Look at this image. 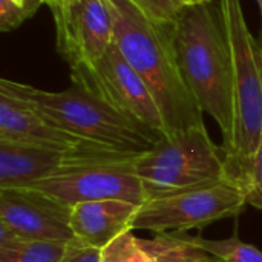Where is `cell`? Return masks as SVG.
Segmentation results:
<instances>
[{
	"mask_svg": "<svg viewBox=\"0 0 262 262\" xmlns=\"http://www.w3.org/2000/svg\"><path fill=\"white\" fill-rule=\"evenodd\" d=\"M138 204L124 200H100L72 206L71 227L80 243L104 249L120 235L132 230Z\"/></svg>",
	"mask_w": 262,
	"mask_h": 262,
	"instance_id": "12",
	"label": "cell"
},
{
	"mask_svg": "<svg viewBox=\"0 0 262 262\" xmlns=\"http://www.w3.org/2000/svg\"><path fill=\"white\" fill-rule=\"evenodd\" d=\"M72 2H75V0H43V5H48L49 9L52 11V9L61 8V6H64V5H69V3H72Z\"/></svg>",
	"mask_w": 262,
	"mask_h": 262,
	"instance_id": "22",
	"label": "cell"
},
{
	"mask_svg": "<svg viewBox=\"0 0 262 262\" xmlns=\"http://www.w3.org/2000/svg\"><path fill=\"white\" fill-rule=\"evenodd\" d=\"M258 5H259V9H261V18H262V0H256ZM261 45H262V31H261Z\"/></svg>",
	"mask_w": 262,
	"mask_h": 262,
	"instance_id": "24",
	"label": "cell"
},
{
	"mask_svg": "<svg viewBox=\"0 0 262 262\" xmlns=\"http://www.w3.org/2000/svg\"><path fill=\"white\" fill-rule=\"evenodd\" d=\"M233 72V129L223 147L232 161L255 155L262 143V45L250 32L241 0H218Z\"/></svg>",
	"mask_w": 262,
	"mask_h": 262,
	"instance_id": "4",
	"label": "cell"
},
{
	"mask_svg": "<svg viewBox=\"0 0 262 262\" xmlns=\"http://www.w3.org/2000/svg\"><path fill=\"white\" fill-rule=\"evenodd\" d=\"M100 262H158L154 253L147 249L144 239L129 230L101 249Z\"/></svg>",
	"mask_w": 262,
	"mask_h": 262,
	"instance_id": "18",
	"label": "cell"
},
{
	"mask_svg": "<svg viewBox=\"0 0 262 262\" xmlns=\"http://www.w3.org/2000/svg\"><path fill=\"white\" fill-rule=\"evenodd\" d=\"M226 160V173L244 192L247 204L262 210V143L253 157L241 161Z\"/></svg>",
	"mask_w": 262,
	"mask_h": 262,
	"instance_id": "16",
	"label": "cell"
},
{
	"mask_svg": "<svg viewBox=\"0 0 262 262\" xmlns=\"http://www.w3.org/2000/svg\"><path fill=\"white\" fill-rule=\"evenodd\" d=\"M101 250L86 246L80 243L78 239L72 241L63 255V258L58 262H100Z\"/></svg>",
	"mask_w": 262,
	"mask_h": 262,
	"instance_id": "21",
	"label": "cell"
},
{
	"mask_svg": "<svg viewBox=\"0 0 262 262\" xmlns=\"http://www.w3.org/2000/svg\"><path fill=\"white\" fill-rule=\"evenodd\" d=\"M0 141L57 150L75 157L127 155L84 141L54 126L29 104L5 91H0Z\"/></svg>",
	"mask_w": 262,
	"mask_h": 262,
	"instance_id": "11",
	"label": "cell"
},
{
	"mask_svg": "<svg viewBox=\"0 0 262 262\" xmlns=\"http://www.w3.org/2000/svg\"><path fill=\"white\" fill-rule=\"evenodd\" d=\"M43 0H23L21 5L14 0H0V29L2 32L18 28L25 20L32 17Z\"/></svg>",
	"mask_w": 262,
	"mask_h": 262,
	"instance_id": "19",
	"label": "cell"
},
{
	"mask_svg": "<svg viewBox=\"0 0 262 262\" xmlns=\"http://www.w3.org/2000/svg\"><path fill=\"white\" fill-rule=\"evenodd\" d=\"M184 8L186 6H196V5H204V3H210L212 0H178Z\"/></svg>",
	"mask_w": 262,
	"mask_h": 262,
	"instance_id": "23",
	"label": "cell"
},
{
	"mask_svg": "<svg viewBox=\"0 0 262 262\" xmlns=\"http://www.w3.org/2000/svg\"><path fill=\"white\" fill-rule=\"evenodd\" d=\"M69 244L21 239L0 227V262H58Z\"/></svg>",
	"mask_w": 262,
	"mask_h": 262,
	"instance_id": "15",
	"label": "cell"
},
{
	"mask_svg": "<svg viewBox=\"0 0 262 262\" xmlns=\"http://www.w3.org/2000/svg\"><path fill=\"white\" fill-rule=\"evenodd\" d=\"M129 2H132L146 17L161 25H175L184 8L178 0H129Z\"/></svg>",
	"mask_w": 262,
	"mask_h": 262,
	"instance_id": "20",
	"label": "cell"
},
{
	"mask_svg": "<svg viewBox=\"0 0 262 262\" xmlns=\"http://www.w3.org/2000/svg\"><path fill=\"white\" fill-rule=\"evenodd\" d=\"M144 243L158 262H220L203 249L198 236L186 232L155 233Z\"/></svg>",
	"mask_w": 262,
	"mask_h": 262,
	"instance_id": "14",
	"label": "cell"
},
{
	"mask_svg": "<svg viewBox=\"0 0 262 262\" xmlns=\"http://www.w3.org/2000/svg\"><path fill=\"white\" fill-rule=\"evenodd\" d=\"M198 241L206 252H209L220 262H262L261 249L241 241L238 233L218 241L198 236Z\"/></svg>",
	"mask_w": 262,
	"mask_h": 262,
	"instance_id": "17",
	"label": "cell"
},
{
	"mask_svg": "<svg viewBox=\"0 0 262 262\" xmlns=\"http://www.w3.org/2000/svg\"><path fill=\"white\" fill-rule=\"evenodd\" d=\"M57 51L72 66L97 63L114 43L106 0H75L52 9Z\"/></svg>",
	"mask_w": 262,
	"mask_h": 262,
	"instance_id": "10",
	"label": "cell"
},
{
	"mask_svg": "<svg viewBox=\"0 0 262 262\" xmlns=\"http://www.w3.org/2000/svg\"><path fill=\"white\" fill-rule=\"evenodd\" d=\"M71 210L68 204L32 187L0 189V227L15 238L72 243Z\"/></svg>",
	"mask_w": 262,
	"mask_h": 262,
	"instance_id": "9",
	"label": "cell"
},
{
	"mask_svg": "<svg viewBox=\"0 0 262 262\" xmlns=\"http://www.w3.org/2000/svg\"><path fill=\"white\" fill-rule=\"evenodd\" d=\"M71 83L103 100L120 114L164 134L163 117L150 91L114 43L97 63L72 66Z\"/></svg>",
	"mask_w": 262,
	"mask_h": 262,
	"instance_id": "8",
	"label": "cell"
},
{
	"mask_svg": "<svg viewBox=\"0 0 262 262\" xmlns=\"http://www.w3.org/2000/svg\"><path fill=\"white\" fill-rule=\"evenodd\" d=\"M0 91L20 98L54 126L115 152L138 157L164 137L163 132L120 114L77 84L51 92L2 78Z\"/></svg>",
	"mask_w": 262,
	"mask_h": 262,
	"instance_id": "3",
	"label": "cell"
},
{
	"mask_svg": "<svg viewBox=\"0 0 262 262\" xmlns=\"http://www.w3.org/2000/svg\"><path fill=\"white\" fill-rule=\"evenodd\" d=\"M204 127L164 135L135 158L146 201L180 190L216 183L227 177L226 160Z\"/></svg>",
	"mask_w": 262,
	"mask_h": 262,
	"instance_id": "5",
	"label": "cell"
},
{
	"mask_svg": "<svg viewBox=\"0 0 262 262\" xmlns=\"http://www.w3.org/2000/svg\"><path fill=\"white\" fill-rule=\"evenodd\" d=\"M173 40L183 75L201 111L218 124L226 147L233 129V72L220 12L212 3L183 8Z\"/></svg>",
	"mask_w": 262,
	"mask_h": 262,
	"instance_id": "2",
	"label": "cell"
},
{
	"mask_svg": "<svg viewBox=\"0 0 262 262\" xmlns=\"http://www.w3.org/2000/svg\"><path fill=\"white\" fill-rule=\"evenodd\" d=\"M132 155L72 160L66 167L28 187L41 190L69 207L100 200H124L141 206L146 193Z\"/></svg>",
	"mask_w": 262,
	"mask_h": 262,
	"instance_id": "7",
	"label": "cell"
},
{
	"mask_svg": "<svg viewBox=\"0 0 262 262\" xmlns=\"http://www.w3.org/2000/svg\"><path fill=\"white\" fill-rule=\"evenodd\" d=\"M77 158L88 157L0 141V189L28 187L61 170Z\"/></svg>",
	"mask_w": 262,
	"mask_h": 262,
	"instance_id": "13",
	"label": "cell"
},
{
	"mask_svg": "<svg viewBox=\"0 0 262 262\" xmlns=\"http://www.w3.org/2000/svg\"><path fill=\"white\" fill-rule=\"evenodd\" d=\"M247 206L239 184L229 177L144 201L134 218L132 230L154 233L204 229L220 220L238 216Z\"/></svg>",
	"mask_w": 262,
	"mask_h": 262,
	"instance_id": "6",
	"label": "cell"
},
{
	"mask_svg": "<svg viewBox=\"0 0 262 262\" xmlns=\"http://www.w3.org/2000/svg\"><path fill=\"white\" fill-rule=\"evenodd\" d=\"M114 45L150 91L164 123V135L204 127L203 111L178 61L173 25L146 17L129 0H106Z\"/></svg>",
	"mask_w": 262,
	"mask_h": 262,
	"instance_id": "1",
	"label": "cell"
}]
</instances>
